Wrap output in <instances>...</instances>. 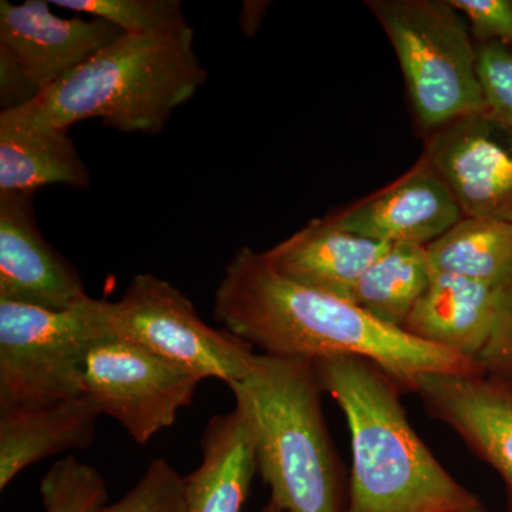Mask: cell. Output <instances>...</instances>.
<instances>
[{
    "mask_svg": "<svg viewBox=\"0 0 512 512\" xmlns=\"http://www.w3.org/2000/svg\"><path fill=\"white\" fill-rule=\"evenodd\" d=\"M90 171L69 131L22 107L0 111V194L35 195L47 185L89 188Z\"/></svg>",
    "mask_w": 512,
    "mask_h": 512,
    "instance_id": "obj_15",
    "label": "cell"
},
{
    "mask_svg": "<svg viewBox=\"0 0 512 512\" xmlns=\"http://www.w3.org/2000/svg\"><path fill=\"white\" fill-rule=\"evenodd\" d=\"M431 271L500 289L512 278V224L463 218L427 245Z\"/></svg>",
    "mask_w": 512,
    "mask_h": 512,
    "instance_id": "obj_20",
    "label": "cell"
},
{
    "mask_svg": "<svg viewBox=\"0 0 512 512\" xmlns=\"http://www.w3.org/2000/svg\"><path fill=\"white\" fill-rule=\"evenodd\" d=\"M40 495L45 512H101L109 504L103 476L74 456L49 468L40 481Z\"/></svg>",
    "mask_w": 512,
    "mask_h": 512,
    "instance_id": "obj_21",
    "label": "cell"
},
{
    "mask_svg": "<svg viewBox=\"0 0 512 512\" xmlns=\"http://www.w3.org/2000/svg\"><path fill=\"white\" fill-rule=\"evenodd\" d=\"M87 296L79 272L37 227L33 195L0 194V299L64 311Z\"/></svg>",
    "mask_w": 512,
    "mask_h": 512,
    "instance_id": "obj_13",
    "label": "cell"
},
{
    "mask_svg": "<svg viewBox=\"0 0 512 512\" xmlns=\"http://www.w3.org/2000/svg\"><path fill=\"white\" fill-rule=\"evenodd\" d=\"M477 362L485 372L512 382V278L498 289L493 335Z\"/></svg>",
    "mask_w": 512,
    "mask_h": 512,
    "instance_id": "obj_26",
    "label": "cell"
},
{
    "mask_svg": "<svg viewBox=\"0 0 512 512\" xmlns=\"http://www.w3.org/2000/svg\"><path fill=\"white\" fill-rule=\"evenodd\" d=\"M255 431L258 473L284 512H346L348 488L322 409L315 362L256 353L231 384Z\"/></svg>",
    "mask_w": 512,
    "mask_h": 512,
    "instance_id": "obj_4",
    "label": "cell"
},
{
    "mask_svg": "<svg viewBox=\"0 0 512 512\" xmlns=\"http://www.w3.org/2000/svg\"><path fill=\"white\" fill-rule=\"evenodd\" d=\"M52 6L106 20L127 35L154 32L184 22L178 0H53Z\"/></svg>",
    "mask_w": 512,
    "mask_h": 512,
    "instance_id": "obj_22",
    "label": "cell"
},
{
    "mask_svg": "<svg viewBox=\"0 0 512 512\" xmlns=\"http://www.w3.org/2000/svg\"><path fill=\"white\" fill-rule=\"evenodd\" d=\"M50 2H0V45L8 47L37 89H47L124 35L103 19L63 18Z\"/></svg>",
    "mask_w": 512,
    "mask_h": 512,
    "instance_id": "obj_12",
    "label": "cell"
},
{
    "mask_svg": "<svg viewBox=\"0 0 512 512\" xmlns=\"http://www.w3.org/2000/svg\"><path fill=\"white\" fill-rule=\"evenodd\" d=\"M266 8V3L247 2L242 10V29L245 33L251 35L252 30L258 29L259 22L262 19V13Z\"/></svg>",
    "mask_w": 512,
    "mask_h": 512,
    "instance_id": "obj_28",
    "label": "cell"
},
{
    "mask_svg": "<svg viewBox=\"0 0 512 512\" xmlns=\"http://www.w3.org/2000/svg\"><path fill=\"white\" fill-rule=\"evenodd\" d=\"M259 512H284L281 510V508L278 507V505H276L275 503H272L271 500L268 501V503H266L264 505V507L261 508V511Z\"/></svg>",
    "mask_w": 512,
    "mask_h": 512,
    "instance_id": "obj_29",
    "label": "cell"
},
{
    "mask_svg": "<svg viewBox=\"0 0 512 512\" xmlns=\"http://www.w3.org/2000/svg\"><path fill=\"white\" fill-rule=\"evenodd\" d=\"M107 336L103 299L64 311L0 299V410L82 396L87 353Z\"/></svg>",
    "mask_w": 512,
    "mask_h": 512,
    "instance_id": "obj_6",
    "label": "cell"
},
{
    "mask_svg": "<svg viewBox=\"0 0 512 512\" xmlns=\"http://www.w3.org/2000/svg\"><path fill=\"white\" fill-rule=\"evenodd\" d=\"M497 306L498 289L494 286L433 272L403 330L477 362L493 335Z\"/></svg>",
    "mask_w": 512,
    "mask_h": 512,
    "instance_id": "obj_18",
    "label": "cell"
},
{
    "mask_svg": "<svg viewBox=\"0 0 512 512\" xmlns=\"http://www.w3.org/2000/svg\"><path fill=\"white\" fill-rule=\"evenodd\" d=\"M466 18L476 43H497L512 53V0H450Z\"/></svg>",
    "mask_w": 512,
    "mask_h": 512,
    "instance_id": "obj_25",
    "label": "cell"
},
{
    "mask_svg": "<svg viewBox=\"0 0 512 512\" xmlns=\"http://www.w3.org/2000/svg\"><path fill=\"white\" fill-rule=\"evenodd\" d=\"M328 218L359 237L427 247L464 217L446 183L420 157L399 180Z\"/></svg>",
    "mask_w": 512,
    "mask_h": 512,
    "instance_id": "obj_11",
    "label": "cell"
},
{
    "mask_svg": "<svg viewBox=\"0 0 512 512\" xmlns=\"http://www.w3.org/2000/svg\"><path fill=\"white\" fill-rule=\"evenodd\" d=\"M40 90L29 79L8 47L0 45V106L3 110L28 106Z\"/></svg>",
    "mask_w": 512,
    "mask_h": 512,
    "instance_id": "obj_27",
    "label": "cell"
},
{
    "mask_svg": "<svg viewBox=\"0 0 512 512\" xmlns=\"http://www.w3.org/2000/svg\"><path fill=\"white\" fill-rule=\"evenodd\" d=\"M101 512H185L184 477L167 460L156 458L119 501Z\"/></svg>",
    "mask_w": 512,
    "mask_h": 512,
    "instance_id": "obj_23",
    "label": "cell"
},
{
    "mask_svg": "<svg viewBox=\"0 0 512 512\" xmlns=\"http://www.w3.org/2000/svg\"><path fill=\"white\" fill-rule=\"evenodd\" d=\"M202 379L123 339L107 336L87 353L84 393L137 444L170 429Z\"/></svg>",
    "mask_w": 512,
    "mask_h": 512,
    "instance_id": "obj_8",
    "label": "cell"
},
{
    "mask_svg": "<svg viewBox=\"0 0 512 512\" xmlns=\"http://www.w3.org/2000/svg\"><path fill=\"white\" fill-rule=\"evenodd\" d=\"M214 318L264 355L372 360L414 393L421 376L483 372L476 360L416 339L348 301L285 278L264 252L238 249L215 292Z\"/></svg>",
    "mask_w": 512,
    "mask_h": 512,
    "instance_id": "obj_1",
    "label": "cell"
},
{
    "mask_svg": "<svg viewBox=\"0 0 512 512\" xmlns=\"http://www.w3.org/2000/svg\"><path fill=\"white\" fill-rule=\"evenodd\" d=\"M207 79L194 30L184 20L154 32L124 33L22 109L62 130L99 119L120 133L154 136Z\"/></svg>",
    "mask_w": 512,
    "mask_h": 512,
    "instance_id": "obj_3",
    "label": "cell"
},
{
    "mask_svg": "<svg viewBox=\"0 0 512 512\" xmlns=\"http://www.w3.org/2000/svg\"><path fill=\"white\" fill-rule=\"evenodd\" d=\"M431 275L426 247L390 244L357 282L350 302L380 322L403 329Z\"/></svg>",
    "mask_w": 512,
    "mask_h": 512,
    "instance_id": "obj_19",
    "label": "cell"
},
{
    "mask_svg": "<svg viewBox=\"0 0 512 512\" xmlns=\"http://www.w3.org/2000/svg\"><path fill=\"white\" fill-rule=\"evenodd\" d=\"M417 394L431 419L464 441L471 453L493 467L503 480L507 512H512V382L483 372L426 375Z\"/></svg>",
    "mask_w": 512,
    "mask_h": 512,
    "instance_id": "obj_10",
    "label": "cell"
},
{
    "mask_svg": "<svg viewBox=\"0 0 512 512\" xmlns=\"http://www.w3.org/2000/svg\"><path fill=\"white\" fill-rule=\"evenodd\" d=\"M402 67L423 134L487 109L477 43L450 0H369Z\"/></svg>",
    "mask_w": 512,
    "mask_h": 512,
    "instance_id": "obj_5",
    "label": "cell"
},
{
    "mask_svg": "<svg viewBox=\"0 0 512 512\" xmlns=\"http://www.w3.org/2000/svg\"><path fill=\"white\" fill-rule=\"evenodd\" d=\"M107 332L133 343L200 379L228 386L252 372L256 353L227 329L200 318L180 289L156 275L138 274L119 301H104Z\"/></svg>",
    "mask_w": 512,
    "mask_h": 512,
    "instance_id": "obj_7",
    "label": "cell"
},
{
    "mask_svg": "<svg viewBox=\"0 0 512 512\" xmlns=\"http://www.w3.org/2000/svg\"><path fill=\"white\" fill-rule=\"evenodd\" d=\"M389 245L343 231L325 217L309 222L264 256L296 284L350 301L357 282Z\"/></svg>",
    "mask_w": 512,
    "mask_h": 512,
    "instance_id": "obj_14",
    "label": "cell"
},
{
    "mask_svg": "<svg viewBox=\"0 0 512 512\" xmlns=\"http://www.w3.org/2000/svg\"><path fill=\"white\" fill-rule=\"evenodd\" d=\"M101 410L89 394L0 410V490L47 457L92 446Z\"/></svg>",
    "mask_w": 512,
    "mask_h": 512,
    "instance_id": "obj_17",
    "label": "cell"
},
{
    "mask_svg": "<svg viewBox=\"0 0 512 512\" xmlns=\"http://www.w3.org/2000/svg\"><path fill=\"white\" fill-rule=\"evenodd\" d=\"M202 461L184 477L185 512H244L256 463L255 431L244 407L208 420Z\"/></svg>",
    "mask_w": 512,
    "mask_h": 512,
    "instance_id": "obj_16",
    "label": "cell"
},
{
    "mask_svg": "<svg viewBox=\"0 0 512 512\" xmlns=\"http://www.w3.org/2000/svg\"><path fill=\"white\" fill-rule=\"evenodd\" d=\"M352 441L346 512H488L414 431L399 384L357 356L313 360Z\"/></svg>",
    "mask_w": 512,
    "mask_h": 512,
    "instance_id": "obj_2",
    "label": "cell"
},
{
    "mask_svg": "<svg viewBox=\"0 0 512 512\" xmlns=\"http://www.w3.org/2000/svg\"><path fill=\"white\" fill-rule=\"evenodd\" d=\"M424 160L464 218L512 224V130L487 109L424 134Z\"/></svg>",
    "mask_w": 512,
    "mask_h": 512,
    "instance_id": "obj_9",
    "label": "cell"
},
{
    "mask_svg": "<svg viewBox=\"0 0 512 512\" xmlns=\"http://www.w3.org/2000/svg\"><path fill=\"white\" fill-rule=\"evenodd\" d=\"M477 52L485 106L512 130V53L497 43H477Z\"/></svg>",
    "mask_w": 512,
    "mask_h": 512,
    "instance_id": "obj_24",
    "label": "cell"
}]
</instances>
